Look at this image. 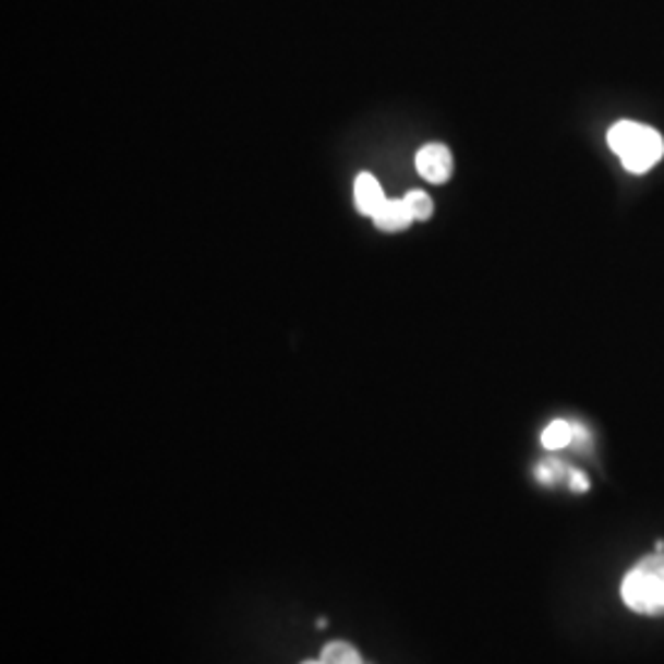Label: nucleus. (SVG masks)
<instances>
[{"label":"nucleus","instance_id":"2","mask_svg":"<svg viewBox=\"0 0 664 664\" xmlns=\"http://www.w3.org/2000/svg\"><path fill=\"white\" fill-rule=\"evenodd\" d=\"M608 146L620 158L623 168L642 176L664 156V141L652 126L638 121H618L608 131Z\"/></svg>","mask_w":664,"mask_h":664},{"label":"nucleus","instance_id":"7","mask_svg":"<svg viewBox=\"0 0 664 664\" xmlns=\"http://www.w3.org/2000/svg\"><path fill=\"white\" fill-rule=\"evenodd\" d=\"M571 440H574V428H571V423H566V421H552L542 433V443L548 450L566 448Z\"/></svg>","mask_w":664,"mask_h":664},{"label":"nucleus","instance_id":"4","mask_svg":"<svg viewBox=\"0 0 664 664\" xmlns=\"http://www.w3.org/2000/svg\"><path fill=\"white\" fill-rule=\"evenodd\" d=\"M384 202H387V197H384L379 180L370 176V172L358 176V180H354V205H358L362 215L374 217Z\"/></svg>","mask_w":664,"mask_h":664},{"label":"nucleus","instance_id":"8","mask_svg":"<svg viewBox=\"0 0 664 664\" xmlns=\"http://www.w3.org/2000/svg\"><path fill=\"white\" fill-rule=\"evenodd\" d=\"M403 202H407V207H409L413 219L426 221L433 215V200L423 190L407 192V197H403Z\"/></svg>","mask_w":664,"mask_h":664},{"label":"nucleus","instance_id":"5","mask_svg":"<svg viewBox=\"0 0 664 664\" xmlns=\"http://www.w3.org/2000/svg\"><path fill=\"white\" fill-rule=\"evenodd\" d=\"M372 219H374V225L382 229V232H401V229H407L413 221L407 202L403 200H387Z\"/></svg>","mask_w":664,"mask_h":664},{"label":"nucleus","instance_id":"6","mask_svg":"<svg viewBox=\"0 0 664 664\" xmlns=\"http://www.w3.org/2000/svg\"><path fill=\"white\" fill-rule=\"evenodd\" d=\"M321 662L323 664H367L362 660V654L358 652V648L350 642H327L323 652H321Z\"/></svg>","mask_w":664,"mask_h":664},{"label":"nucleus","instance_id":"11","mask_svg":"<svg viewBox=\"0 0 664 664\" xmlns=\"http://www.w3.org/2000/svg\"><path fill=\"white\" fill-rule=\"evenodd\" d=\"M303 664H323L321 660H311V662H303Z\"/></svg>","mask_w":664,"mask_h":664},{"label":"nucleus","instance_id":"10","mask_svg":"<svg viewBox=\"0 0 664 664\" xmlns=\"http://www.w3.org/2000/svg\"><path fill=\"white\" fill-rule=\"evenodd\" d=\"M654 548H657V552H664V539H657V542H654Z\"/></svg>","mask_w":664,"mask_h":664},{"label":"nucleus","instance_id":"3","mask_svg":"<svg viewBox=\"0 0 664 664\" xmlns=\"http://www.w3.org/2000/svg\"><path fill=\"white\" fill-rule=\"evenodd\" d=\"M416 170L421 178H426L433 185H443L454 176V156L440 143H428L416 153Z\"/></svg>","mask_w":664,"mask_h":664},{"label":"nucleus","instance_id":"9","mask_svg":"<svg viewBox=\"0 0 664 664\" xmlns=\"http://www.w3.org/2000/svg\"><path fill=\"white\" fill-rule=\"evenodd\" d=\"M569 478H571V490H574V493H585V490H589V478H585L583 473H579V470H571Z\"/></svg>","mask_w":664,"mask_h":664},{"label":"nucleus","instance_id":"1","mask_svg":"<svg viewBox=\"0 0 664 664\" xmlns=\"http://www.w3.org/2000/svg\"><path fill=\"white\" fill-rule=\"evenodd\" d=\"M620 599L632 613L662 618L664 615V552H654L635 562L623 576Z\"/></svg>","mask_w":664,"mask_h":664}]
</instances>
